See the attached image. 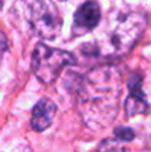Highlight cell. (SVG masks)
Returning <instances> with one entry per match:
<instances>
[{"mask_svg":"<svg viewBox=\"0 0 151 152\" xmlns=\"http://www.w3.org/2000/svg\"><path fill=\"white\" fill-rule=\"evenodd\" d=\"M75 63L76 58L71 52L48 47L43 43H39L32 53V71L44 84L54 83L64 67Z\"/></svg>","mask_w":151,"mask_h":152,"instance_id":"obj_2","label":"cell"},{"mask_svg":"<svg viewBox=\"0 0 151 152\" xmlns=\"http://www.w3.org/2000/svg\"><path fill=\"white\" fill-rule=\"evenodd\" d=\"M100 7L95 0H87L76 10L74 15L72 32L75 36H82L92 31L100 21Z\"/></svg>","mask_w":151,"mask_h":152,"instance_id":"obj_5","label":"cell"},{"mask_svg":"<svg viewBox=\"0 0 151 152\" xmlns=\"http://www.w3.org/2000/svg\"><path fill=\"white\" fill-rule=\"evenodd\" d=\"M56 104L50 99H42L36 103L32 110L31 126L35 131H44L52 124V120L56 115Z\"/></svg>","mask_w":151,"mask_h":152,"instance_id":"obj_6","label":"cell"},{"mask_svg":"<svg viewBox=\"0 0 151 152\" xmlns=\"http://www.w3.org/2000/svg\"><path fill=\"white\" fill-rule=\"evenodd\" d=\"M147 27V16L142 12H128L118 19L110 34L108 44L115 56H125L134 48Z\"/></svg>","mask_w":151,"mask_h":152,"instance_id":"obj_3","label":"cell"},{"mask_svg":"<svg viewBox=\"0 0 151 152\" xmlns=\"http://www.w3.org/2000/svg\"><path fill=\"white\" fill-rule=\"evenodd\" d=\"M130 88V95L127 96L125 103L126 113L128 118L139 115V113H146L149 110V104L146 102L144 94L142 91V86L128 87Z\"/></svg>","mask_w":151,"mask_h":152,"instance_id":"obj_7","label":"cell"},{"mask_svg":"<svg viewBox=\"0 0 151 152\" xmlns=\"http://www.w3.org/2000/svg\"><path fill=\"white\" fill-rule=\"evenodd\" d=\"M115 136L118 137L122 142H130V140L134 139L135 134L131 128H127V127H120V128L115 129Z\"/></svg>","mask_w":151,"mask_h":152,"instance_id":"obj_8","label":"cell"},{"mask_svg":"<svg viewBox=\"0 0 151 152\" xmlns=\"http://www.w3.org/2000/svg\"><path fill=\"white\" fill-rule=\"evenodd\" d=\"M27 18L34 34L45 40L55 39L63 27L60 11L52 0H28Z\"/></svg>","mask_w":151,"mask_h":152,"instance_id":"obj_4","label":"cell"},{"mask_svg":"<svg viewBox=\"0 0 151 152\" xmlns=\"http://www.w3.org/2000/svg\"><path fill=\"white\" fill-rule=\"evenodd\" d=\"M8 50V42H7V37L5 35L0 31V63H1V59L3 55L5 53V51Z\"/></svg>","mask_w":151,"mask_h":152,"instance_id":"obj_9","label":"cell"},{"mask_svg":"<svg viewBox=\"0 0 151 152\" xmlns=\"http://www.w3.org/2000/svg\"><path fill=\"white\" fill-rule=\"evenodd\" d=\"M122 92V74L115 66L92 68L78 86L76 108L83 123L102 129L114 121Z\"/></svg>","mask_w":151,"mask_h":152,"instance_id":"obj_1","label":"cell"}]
</instances>
